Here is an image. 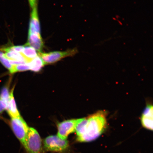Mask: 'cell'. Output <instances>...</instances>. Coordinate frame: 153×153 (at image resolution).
I'll return each mask as SVG.
<instances>
[{
    "label": "cell",
    "instance_id": "9",
    "mask_svg": "<svg viewBox=\"0 0 153 153\" xmlns=\"http://www.w3.org/2000/svg\"><path fill=\"white\" fill-rule=\"evenodd\" d=\"M32 9L28 33L41 34V28L38 16L37 4Z\"/></svg>",
    "mask_w": 153,
    "mask_h": 153
},
{
    "label": "cell",
    "instance_id": "14",
    "mask_svg": "<svg viewBox=\"0 0 153 153\" xmlns=\"http://www.w3.org/2000/svg\"><path fill=\"white\" fill-rule=\"evenodd\" d=\"M0 62L5 68L8 69L10 73L12 71L13 66L10 64L9 60L4 56L2 51L0 50Z\"/></svg>",
    "mask_w": 153,
    "mask_h": 153
},
{
    "label": "cell",
    "instance_id": "7",
    "mask_svg": "<svg viewBox=\"0 0 153 153\" xmlns=\"http://www.w3.org/2000/svg\"><path fill=\"white\" fill-rule=\"evenodd\" d=\"M153 108L152 105H148L143 111L141 117L143 127L149 130H153Z\"/></svg>",
    "mask_w": 153,
    "mask_h": 153
},
{
    "label": "cell",
    "instance_id": "12",
    "mask_svg": "<svg viewBox=\"0 0 153 153\" xmlns=\"http://www.w3.org/2000/svg\"><path fill=\"white\" fill-rule=\"evenodd\" d=\"M21 54L25 59L27 63L38 56L35 49L26 45L24 46L23 50Z\"/></svg>",
    "mask_w": 153,
    "mask_h": 153
},
{
    "label": "cell",
    "instance_id": "6",
    "mask_svg": "<svg viewBox=\"0 0 153 153\" xmlns=\"http://www.w3.org/2000/svg\"><path fill=\"white\" fill-rule=\"evenodd\" d=\"M76 120H68L59 123L57 135L61 138L67 140L71 134L75 131Z\"/></svg>",
    "mask_w": 153,
    "mask_h": 153
},
{
    "label": "cell",
    "instance_id": "11",
    "mask_svg": "<svg viewBox=\"0 0 153 153\" xmlns=\"http://www.w3.org/2000/svg\"><path fill=\"white\" fill-rule=\"evenodd\" d=\"M14 88L10 94L9 100L7 110L11 118H16L20 117V114L17 108L16 102L13 95Z\"/></svg>",
    "mask_w": 153,
    "mask_h": 153
},
{
    "label": "cell",
    "instance_id": "5",
    "mask_svg": "<svg viewBox=\"0 0 153 153\" xmlns=\"http://www.w3.org/2000/svg\"><path fill=\"white\" fill-rule=\"evenodd\" d=\"M78 53L77 48L68 49L66 51H55L48 53H38V56L41 57L45 65L53 64L65 57L73 56Z\"/></svg>",
    "mask_w": 153,
    "mask_h": 153
},
{
    "label": "cell",
    "instance_id": "1",
    "mask_svg": "<svg viewBox=\"0 0 153 153\" xmlns=\"http://www.w3.org/2000/svg\"><path fill=\"white\" fill-rule=\"evenodd\" d=\"M107 114L105 111H100L87 117L77 119L75 129L76 140L89 142L98 138L106 128Z\"/></svg>",
    "mask_w": 153,
    "mask_h": 153
},
{
    "label": "cell",
    "instance_id": "19",
    "mask_svg": "<svg viewBox=\"0 0 153 153\" xmlns=\"http://www.w3.org/2000/svg\"><path fill=\"white\" fill-rule=\"evenodd\" d=\"M30 6L33 9L35 6L37 4V0H28Z\"/></svg>",
    "mask_w": 153,
    "mask_h": 153
},
{
    "label": "cell",
    "instance_id": "2",
    "mask_svg": "<svg viewBox=\"0 0 153 153\" xmlns=\"http://www.w3.org/2000/svg\"><path fill=\"white\" fill-rule=\"evenodd\" d=\"M42 141L36 130L33 128H29L24 148L27 153H41Z\"/></svg>",
    "mask_w": 153,
    "mask_h": 153
},
{
    "label": "cell",
    "instance_id": "15",
    "mask_svg": "<svg viewBox=\"0 0 153 153\" xmlns=\"http://www.w3.org/2000/svg\"><path fill=\"white\" fill-rule=\"evenodd\" d=\"M10 94L8 88L7 87H4L0 94V99L7 107L9 100Z\"/></svg>",
    "mask_w": 153,
    "mask_h": 153
},
{
    "label": "cell",
    "instance_id": "10",
    "mask_svg": "<svg viewBox=\"0 0 153 153\" xmlns=\"http://www.w3.org/2000/svg\"><path fill=\"white\" fill-rule=\"evenodd\" d=\"M0 50L3 51L4 56L9 60L27 63L25 59L21 53L12 50L9 47L0 48Z\"/></svg>",
    "mask_w": 153,
    "mask_h": 153
},
{
    "label": "cell",
    "instance_id": "4",
    "mask_svg": "<svg viewBox=\"0 0 153 153\" xmlns=\"http://www.w3.org/2000/svg\"><path fill=\"white\" fill-rule=\"evenodd\" d=\"M43 145L45 150L48 152H62L68 148L69 143L57 135H51L44 139Z\"/></svg>",
    "mask_w": 153,
    "mask_h": 153
},
{
    "label": "cell",
    "instance_id": "8",
    "mask_svg": "<svg viewBox=\"0 0 153 153\" xmlns=\"http://www.w3.org/2000/svg\"><path fill=\"white\" fill-rule=\"evenodd\" d=\"M26 45L33 48L39 53L42 52L44 43L41 34L28 33V41Z\"/></svg>",
    "mask_w": 153,
    "mask_h": 153
},
{
    "label": "cell",
    "instance_id": "17",
    "mask_svg": "<svg viewBox=\"0 0 153 153\" xmlns=\"http://www.w3.org/2000/svg\"><path fill=\"white\" fill-rule=\"evenodd\" d=\"M12 50L19 53H22L24 48V46H11L9 47Z\"/></svg>",
    "mask_w": 153,
    "mask_h": 153
},
{
    "label": "cell",
    "instance_id": "3",
    "mask_svg": "<svg viewBox=\"0 0 153 153\" xmlns=\"http://www.w3.org/2000/svg\"><path fill=\"white\" fill-rule=\"evenodd\" d=\"M10 126L15 136L24 148L29 128L27 124L20 116L18 118H11Z\"/></svg>",
    "mask_w": 153,
    "mask_h": 153
},
{
    "label": "cell",
    "instance_id": "16",
    "mask_svg": "<svg viewBox=\"0 0 153 153\" xmlns=\"http://www.w3.org/2000/svg\"><path fill=\"white\" fill-rule=\"evenodd\" d=\"M13 66V69L11 73V74L30 70V67L28 63H24V64L15 65Z\"/></svg>",
    "mask_w": 153,
    "mask_h": 153
},
{
    "label": "cell",
    "instance_id": "18",
    "mask_svg": "<svg viewBox=\"0 0 153 153\" xmlns=\"http://www.w3.org/2000/svg\"><path fill=\"white\" fill-rule=\"evenodd\" d=\"M7 105L4 104L0 99V114H1L5 109L7 110Z\"/></svg>",
    "mask_w": 153,
    "mask_h": 153
},
{
    "label": "cell",
    "instance_id": "13",
    "mask_svg": "<svg viewBox=\"0 0 153 153\" xmlns=\"http://www.w3.org/2000/svg\"><path fill=\"white\" fill-rule=\"evenodd\" d=\"M28 64L30 67V70L34 72L40 71L45 65L42 59L38 55L30 61Z\"/></svg>",
    "mask_w": 153,
    "mask_h": 153
}]
</instances>
